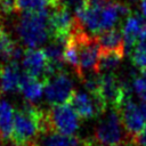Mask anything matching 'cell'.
I'll return each instance as SVG.
<instances>
[{"label":"cell","instance_id":"cell-1","mask_svg":"<svg viewBox=\"0 0 146 146\" xmlns=\"http://www.w3.org/2000/svg\"><path fill=\"white\" fill-rule=\"evenodd\" d=\"M130 15L127 3L117 0H81L75 6V26L89 34L115 27L121 17Z\"/></svg>","mask_w":146,"mask_h":146},{"label":"cell","instance_id":"cell-2","mask_svg":"<svg viewBox=\"0 0 146 146\" xmlns=\"http://www.w3.org/2000/svg\"><path fill=\"white\" fill-rule=\"evenodd\" d=\"M50 132L47 111L39 108L35 104L25 103L21 108L15 110L14 127L10 141L14 146H23Z\"/></svg>","mask_w":146,"mask_h":146},{"label":"cell","instance_id":"cell-3","mask_svg":"<svg viewBox=\"0 0 146 146\" xmlns=\"http://www.w3.org/2000/svg\"><path fill=\"white\" fill-rule=\"evenodd\" d=\"M49 14L23 13L16 23V33L19 41L27 48L34 49L43 44L50 38Z\"/></svg>","mask_w":146,"mask_h":146},{"label":"cell","instance_id":"cell-4","mask_svg":"<svg viewBox=\"0 0 146 146\" xmlns=\"http://www.w3.org/2000/svg\"><path fill=\"white\" fill-rule=\"evenodd\" d=\"M94 140L99 146H117L121 144H130L129 137L121 120V115L116 108L111 107L103 114L102 120L96 127Z\"/></svg>","mask_w":146,"mask_h":146},{"label":"cell","instance_id":"cell-5","mask_svg":"<svg viewBox=\"0 0 146 146\" xmlns=\"http://www.w3.org/2000/svg\"><path fill=\"white\" fill-rule=\"evenodd\" d=\"M47 117L50 132L74 136L79 128V115L68 103L51 106L47 111Z\"/></svg>","mask_w":146,"mask_h":146},{"label":"cell","instance_id":"cell-6","mask_svg":"<svg viewBox=\"0 0 146 146\" xmlns=\"http://www.w3.org/2000/svg\"><path fill=\"white\" fill-rule=\"evenodd\" d=\"M74 91L72 79L64 70L44 82V96L47 102L52 106L68 103Z\"/></svg>","mask_w":146,"mask_h":146},{"label":"cell","instance_id":"cell-7","mask_svg":"<svg viewBox=\"0 0 146 146\" xmlns=\"http://www.w3.org/2000/svg\"><path fill=\"white\" fill-rule=\"evenodd\" d=\"M68 104L81 119H90L97 115H103L107 110V105L100 96L82 90L74 91Z\"/></svg>","mask_w":146,"mask_h":146},{"label":"cell","instance_id":"cell-8","mask_svg":"<svg viewBox=\"0 0 146 146\" xmlns=\"http://www.w3.org/2000/svg\"><path fill=\"white\" fill-rule=\"evenodd\" d=\"M117 111L121 115L123 127L129 137L130 145L133 146L136 138L145 128V119L140 112V108L131 100L130 97H128L117 108Z\"/></svg>","mask_w":146,"mask_h":146},{"label":"cell","instance_id":"cell-9","mask_svg":"<svg viewBox=\"0 0 146 146\" xmlns=\"http://www.w3.org/2000/svg\"><path fill=\"white\" fill-rule=\"evenodd\" d=\"M48 22L50 30V40L51 39L67 40L70 34L72 33L75 23L74 16H72L65 3L55 7L49 13Z\"/></svg>","mask_w":146,"mask_h":146},{"label":"cell","instance_id":"cell-10","mask_svg":"<svg viewBox=\"0 0 146 146\" xmlns=\"http://www.w3.org/2000/svg\"><path fill=\"white\" fill-rule=\"evenodd\" d=\"M22 66L25 73L42 81L48 79V59L43 49H26L22 58Z\"/></svg>","mask_w":146,"mask_h":146},{"label":"cell","instance_id":"cell-11","mask_svg":"<svg viewBox=\"0 0 146 146\" xmlns=\"http://www.w3.org/2000/svg\"><path fill=\"white\" fill-rule=\"evenodd\" d=\"M122 32L125 48H132L138 42L146 40V19L139 15H129Z\"/></svg>","mask_w":146,"mask_h":146},{"label":"cell","instance_id":"cell-12","mask_svg":"<svg viewBox=\"0 0 146 146\" xmlns=\"http://www.w3.org/2000/svg\"><path fill=\"white\" fill-rule=\"evenodd\" d=\"M97 36L99 48L102 51H115L124 54L125 43L123 32L120 31L117 27H112L99 33Z\"/></svg>","mask_w":146,"mask_h":146},{"label":"cell","instance_id":"cell-13","mask_svg":"<svg viewBox=\"0 0 146 146\" xmlns=\"http://www.w3.org/2000/svg\"><path fill=\"white\" fill-rule=\"evenodd\" d=\"M19 91L23 94L27 103L35 104L44 91V83L23 72L19 82Z\"/></svg>","mask_w":146,"mask_h":146},{"label":"cell","instance_id":"cell-14","mask_svg":"<svg viewBox=\"0 0 146 146\" xmlns=\"http://www.w3.org/2000/svg\"><path fill=\"white\" fill-rule=\"evenodd\" d=\"M19 64L7 63L1 68V87L2 92H17L19 91V82L22 76Z\"/></svg>","mask_w":146,"mask_h":146},{"label":"cell","instance_id":"cell-15","mask_svg":"<svg viewBox=\"0 0 146 146\" xmlns=\"http://www.w3.org/2000/svg\"><path fill=\"white\" fill-rule=\"evenodd\" d=\"M14 108L5 99H0V137L8 140L13 133L14 127Z\"/></svg>","mask_w":146,"mask_h":146},{"label":"cell","instance_id":"cell-16","mask_svg":"<svg viewBox=\"0 0 146 146\" xmlns=\"http://www.w3.org/2000/svg\"><path fill=\"white\" fill-rule=\"evenodd\" d=\"M55 7H57V5L52 0H16V10L21 14H49Z\"/></svg>","mask_w":146,"mask_h":146},{"label":"cell","instance_id":"cell-17","mask_svg":"<svg viewBox=\"0 0 146 146\" xmlns=\"http://www.w3.org/2000/svg\"><path fill=\"white\" fill-rule=\"evenodd\" d=\"M42 146H80L82 140L75 136H66L58 132H47L41 136Z\"/></svg>","mask_w":146,"mask_h":146},{"label":"cell","instance_id":"cell-18","mask_svg":"<svg viewBox=\"0 0 146 146\" xmlns=\"http://www.w3.org/2000/svg\"><path fill=\"white\" fill-rule=\"evenodd\" d=\"M17 46L18 44L13 40L10 34L0 26V54L5 64L11 62Z\"/></svg>","mask_w":146,"mask_h":146},{"label":"cell","instance_id":"cell-19","mask_svg":"<svg viewBox=\"0 0 146 146\" xmlns=\"http://www.w3.org/2000/svg\"><path fill=\"white\" fill-rule=\"evenodd\" d=\"M124 54L115 52V51H102L99 52V72L103 71L105 73L112 72L117 67Z\"/></svg>","mask_w":146,"mask_h":146},{"label":"cell","instance_id":"cell-20","mask_svg":"<svg viewBox=\"0 0 146 146\" xmlns=\"http://www.w3.org/2000/svg\"><path fill=\"white\" fill-rule=\"evenodd\" d=\"M131 59L136 67L140 71H146V40H143L135 46Z\"/></svg>","mask_w":146,"mask_h":146},{"label":"cell","instance_id":"cell-21","mask_svg":"<svg viewBox=\"0 0 146 146\" xmlns=\"http://www.w3.org/2000/svg\"><path fill=\"white\" fill-rule=\"evenodd\" d=\"M132 89L143 102L146 100V71H141V74L133 79Z\"/></svg>","mask_w":146,"mask_h":146},{"label":"cell","instance_id":"cell-22","mask_svg":"<svg viewBox=\"0 0 146 146\" xmlns=\"http://www.w3.org/2000/svg\"><path fill=\"white\" fill-rule=\"evenodd\" d=\"M16 10V0H0V17H8Z\"/></svg>","mask_w":146,"mask_h":146},{"label":"cell","instance_id":"cell-23","mask_svg":"<svg viewBox=\"0 0 146 146\" xmlns=\"http://www.w3.org/2000/svg\"><path fill=\"white\" fill-rule=\"evenodd\" d=\"M133 146H146V127L143 129V131L140 132V135L136 138Z\"/></svg>","mask_w":146,"mask_h":146},{"label":"cell","instance_id":"cell-24","mask_svg":"<svg viewBox=\"0 0 146 146\" xmlns=\"http://www.w3.org/2000/svg\"><path fill=\"white\" fill-rule=\"evenodd\" d=\"M140 10H141L143 17L146 19V0H141V2H140Z\"/></svg>","mask_w":146,"mask_h":146},{"label":"cell","instance_id":"cell-25","mask_svg":"<svg viewBox=\"0 0 146 146\" xmlns=\"http://www.w3.org/2000/svg\"><path fill=\"white\" fill-rule=\"evenodd\" d=\"M139 108H140V112H141V114H143L144 119L146 120V100L141 103V105L139 106Z\"/></svg>","mask_w":146,"mask_h":146},{"label":"cell","instance_id":"cell-26","mask_svg":"<svg viewBox=\"0 0 146 146\" xmlns=\"http://www.w3.org/2000/svg\"><path fill=\"white\" fill-rule=\"evenodd\" d=\"M23 146H39V144L36 141H32V143H27V144H25Z\"/></svg>","mask_w":146,"mask_h":146},{"label":"cell","instance_id":"cell-27","mask_svg":"<svg viewBox=\"0 0 146 146\" xmlns=\"http://www.w3.org/2000/svg\"><path fill=\"white\" fill-rule=\"evenodd\" d=\"M3 65H5V64H3ZM3 65H2V66H3ZM2 66H0V95L3 94V92H2V87H1V68H2Z\"/></svg>","mask_w":146,"mask_h":146},{"label":"cell","instance_id":"cell-28","mask_svg":"<svg viewBox=\"0 0 146 146\" xmlns=\"http://www.w3.org/2000/svg\"><path fill=\"white\" fill-rule=\"evenodd\" d=\"M3 141H5V140H3V139H2L1 137H0V146H5V144H3Z\"/></svg>","mask_w":146,"mask_h":146},{"label":"cell","instance_id":"cell-29","mask_svg":"<svg viewBox=\"0 0 146 146\" xmlns=\"http://www.w3.org/2000/svg\"><path fill=\"white\" fill-rule=\"evenodd\" d=\"M117 146H131L130 144H121V145H117Z\"/></svg>","mask_w":146,"mask_h":146},{"label":"cell","instance_id":"cell-30","mask_svg":"<svg viewBox=\"0 0 146 146\" xmlns=\"http://www.w3.org/2000/svg\"><path fill=\"white\" fill-rule=\"evenodd\" d=\"M128 1H130V2H136V1H138V0H128Z\"/></svg>","mask_w":146,"mask_h":146}]
</instances>
